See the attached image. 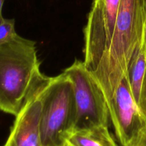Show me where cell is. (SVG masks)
Wrapping results in <instances>:
<instances>
[{
	"label": "cell",
	"instance_id": "cell-8",
	"mask_svg": "<svg viewBox=\"0 0 146 146\" xmlns=\"http://www.w3.org/2000/svg\"><path fill=\"white\" fill-rule=\"evenodd\" d=\"M66 142L71 146H118L108 127L104 125L73 131Z\"/></svg>",
	"mask_w": 146,
	"mask_h": 146
},
{
	"label": "cell",
	"instance_id": "cell-12",
	"mask_svg": "<svg viewBox=\"0 0 146 146\" xmlns=\"http://www.w3.org/2000/svg\"><path fill=\"white\" fill-rule=\"evenodd\" d=\"M133 146H146V127Z\"/></svg>",
	"mask_w": 146,
	"mask_h": 146
},
{
	"label": "cell",
	"instance_id": "cell-5",
	"mask_svg": "<svg viewBox=\"0 0 146 146\" xmlns=\"http://www.w3.org/2000/svg\"><path fill=\"white\" fill-rule=\"evenodd\" d=\"M121 0H93L84 29V64L94 74L110 46Z\"/></svg>",
	"mask_w": 146,
	"mask_h": 146
},
{
	"label": "cell",
	"instance_id": "cell-7",
	"mask_svg": "<svg viewBox=\"0 0 146 146\" xmlns=\"http://www.w3.org/2000/svg\"><path fill=\"white\" fill-rule=\"evenodd\" d=\"M49 77L41 81L21 108L11 128L4 146H43L41 137V119L43 94Z\"/></svg>",
	"mask_w": 146,
	"mask_h": 146
},
{
	"label": "cell",
	"instance_id": "cell-13",
	"mask_svg": "<svg viewBox=\"0 0 146 146\" xmlns=\"http://www.w3.org/2000/svg\"><path fill=\"white\" fill-rule=\"evenodd\" d=\"M144 12H145V22H144L143 41L146 45V0H144Z\"/></svg>",
	"mask_w": 146,
	"mask_h": 146
},
{
	"label": "cell",
	"instance_id": "cell-10",
	"mask_svg": "<svg viewBox=\"0 0 146 146\" xmlns=\"http://www.w3.org/2000/svg\"><path fill=\"white\" fill-rule=\"evenodd\" d=\"M17 35L15 31L14 19H4L0 22V44L10 41Z\"/></svg>",
	"mask_w": 146,
	"mask_h": 146
},
{
	"label": "cell",
	"instance_id": "cell-2",
	"mask_svg": "<svg viewBox=\"0 0 146 146\" xmlns=\"http://www.w3.org/2000/svg\"><path fill=\"white\" fill-rule=\"evenodd\" d=\"M46 76L40 71L36 43L17 35L0 44V110L16 115Z\"/></svg>",
	"mask_w": 146,
	"mask_h": 146
},
{
	"label": "cell",
	"instance_id": "cell-3",
	"mask_svg": "<svg viewBox=\"0 0 146 146\" xmlns=\"http://www.w3.org/2000/svg\"><path fill=\"white\" fill-rule=\"evenodd\" d=\"M76 115L74 86L64 72L49 77L43 94L41 137L43 146H64Z\"/></svg>",
	"mask_w": 146,
	"mask_h": 146
},
{
	"label": "cell",
	"instance_id": "cell-1",
	"mask_svg": "<svg viewBox=\"0 0 146 146\" xmlns=\"http://www.w3.org/2000/svg\"><path fill=\"white\" fill-rule=\"evenodd\" d=\"M144 22V0H121L111 43L94 73L108 108L134 52L143 41Z\"/></svg>",
	"mask_w": 146,
	"mask_h": 146
},
{
	"label": "cell",
	"instance_id": "cell-11",
	"mask_svg": "<svg viewBox=\"0 0 146 146\" xmlns=\"http://www.w3.org/2000/svg\"><path fill=\"white\" fill-rule=\"evenodd\" d=\"M138 106L144 117L146 118V72L143 81L142 87H141V94H140L139 101H138Z\"/></svg>",
	"mask_w": 146,
	"mask_h": 146
},
{
	"label": "cell",
	"instance_id": "cell-14",
	"mask_svg": "<svg viewBox=\"0 0 146 146\" xmlns=\"http://www.w3.org/2000/svg\"><path fill=\"white\" fill-rule=\"evenodd\" d=\"M4 1H5V0H0V22L4 19L2 16V8L3 5H4Z\"/></svg>",
	"mask_w": 146,
	"mask_h": 146
},
{
	"label": "cell",
	"instance_id": "cell-15",
	"mask_svg": "<svg viewBox=\"0 0 146 146\" xmlns=\"http://www.w3.org/2000/svg\"><path fill=\"white\" fill-rule=\"evenodd\" d=\"M64 146H71V145H70V144H68V143H67V142H66V143H65V145H64Z\"/></svg>",
	"mask_w": 146,
	"mask_h": 146
},
{
	"label": "cell",
	"instance_id": "cell-4",
	"mask_svg": "<svg viewBox=\"0 0 146 146\" xmlns=\"http://www.w3.org/2000/svg\"><path fill=\"white\" fill-rule=\"evenodd\" d=\"M64 72L74 86L76 115L73 131L99 125L108 127L110 113L105 94L84 61L76 60Z\"/></svg>",
	"mask_w": 146,
	"mask_h": 146
},
{
	"label": "cell",
	"instance_id": "cell-6",
	"mask_svg": "<svg viewBox=\"0 0 146 146\" xmlns=\"http://www.w3.org/2000/svg\"><path fill=\"white\" fill-rule=\"evenodd\" d=\"M110 118L121 146H133L146 127V118L140 110L125 76L120 83L109 107Z\"/></svg>",
	"mask_w": 146,
	"mask_h": 146
},
{
	"label": "cell",
	"instance_id": "cell-9",
	"mask_svg": "<svg viewBox=\"0 0 146 146\" xmlns=\"http://www.w3.org/2000/svg\"><path fill=\"white\" fill-rule=\"evenodd\" d=\"M146 72V45L143 41L134 52L126 76L129 81L131 92L137 104H138L143 81Z\"/></svg>",
	"mask_w": 146,
	"mask_h": 146
}]
</instances>
